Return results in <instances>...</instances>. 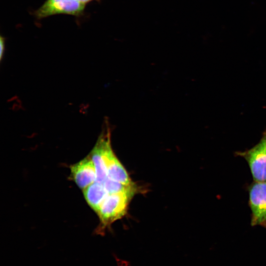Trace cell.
I'll use <instances>...</instances> for the list:
<instances>
[{
	"label": "cell",
	"instance_id": "6da1fadb",
	"mask_svg": "<svg viewBox=\"0 0 266 266\" xmlns=\"http://www.w3.org/2000/svg\"><path fill=\"white\" fill-rule=\"evenodd\" d=\"M134 195L133 193L109 194L97 213L100 224L95 233L103 235L105 229L122 218L126 214L128 205Z\"/></svg>",
	"mask_w": 266,
	"mask_h": 266
},
{
	"label": "cell",
	"instance_id": "7a4b0ae2",
	"mask_svg": "<svg viewBox=\"0 0 266 266\" xmlns=\"http://www.w3.org/2000/svg\"><path fill=\"white\" fill-rule=\"evenodd\" d=\"M234 154L247 162L254 181H266V130L253 147L244 151L235 152Z\"/></svg>",
	"mask_w": 266,
	"mask_h": 266
},
{
	"label": "cell",
	"instance_id": "3957f363",
	"mask_svg": "<svg viewBox=\"0 0 266 266\" xmlns=\"http://www.w3.org/2000/svg\"><path fill=\"white\" fill-rule=\"evenodd\" d=\"M110 130L108 122L105 126L89 156L95 167L96 182L103 183L107 177V157L112 149L110 141Z\"/></svg>",
	"mask_w": 266,
	"mask_h": 266
},
{
	"label": "cell",
	"instance_id": "277c9868",
	"mask_svg": "<svg viewBox=\"0 0 266 266\" xmlns=\"http://www.w3.org/2000/svg\"><path fill=\"white\" fill-rule=\"evenodd\" d=\"M251 226L266 228V181H254L247 186Z\"/></svg>",
	"mask_w": 266,
	"mask_h": 266
},
{
	"label": "cell",
	"instance_id": "5b68a950",
	"mask_svg": "<svg viewBox=\"0 0 266 266\" xmlns=\"http://www.w3.org/2000/svg\"><path fill=\"white\" fill-rule=\"evenodd\" d=\"M85 4L76 0H47L35 12V15L38 19L57 14L79 16L82 14Z\"/></svg>",
	"mask_w": 266,
	"mask_h": 266
},
{
	"label": "cell",
	"instance_id": "8992f818",
	"mask_svg": "<svg viewBox=\"0 0 266 266\" xmlns=\"http://www.w3.org/2000/svg\"><path fill=\"white\" fill-rule=\"evenodd\" d=\"M70 171L72 178L81 189L84 190L96 181L95 167L90 156L72 165Z\"/></svg>",
	"mask_w": 266,
	"mask_h": 266
},
{
	"label": "cell",
	"instance_id": "52a82bcc",
	"mask_svg": "<svg viewBox=\"0 0 266 266\" xmlns=\"http://www.w3.org/2000/svg\"><path fill=\"white\" fill-rule=\"evenodd\" d=\"M107 165L108 178L127 185L134 184L125 168L113 152L112 149L109 152Z\"/></svg>",
	"mask_w": 266,
	"mask_h": 266
},
{
	"label": "cell",
	"instance_id": "ba28073f",
	"mask_svg": "<svg viewBox=\"0 0 266 266\" xmlns=\"http://www.w3.org/2000/svg\"><path fill=\"white\" fill-rule=\"evenodd\" d=\"M83 195L88 205L97 213L109 194L103 183L96 181L83 190Z\"/></svg>",
	"mask_w": 266,
	"mask_h": 266
},
{
	"label": "cell",
	"instance_id": "9c48e42d",
	"mask_svg": "<svg viewBox=\"0 0 266 266\" xmlns=\"http://www.w3.org/2000/svg\"><path fill=\"white\" fill-rule=\"evenodd\" d=\"M103 186L109 194L118 193H135L134 184L127 185L112 180L108 177L103 183Z\"/></svg>",
	"mask_w": 266,
	"mask_h": 266
},
{
	"label": "cell",
	"instance_id": "30bf717a",
	"mask_svg": "<svg viewBox=\"0 0 266 266\" xmlns=\"http://www.w3.org/2000/svg\"><path fill=\"white\" fill-rule=\"evenodd\" d=\"M4 39L1 36L0 39V59L2 60L4 52Z\"/></svg>",
	"mask_w": 266,
	"mask_h": 266
},
{
	"label": "cell",
	"instance_id": "8fae6325",
	"mask_svg": "<svg viewBox=\"0 0 266 266\" xmlns=\"http://www.w3.org/2000/svg\"><path fill=\"white\" fill-rule=\"evenodd\" d=\"M78 2H80L81 3L86 4V3L92 0H76Z\"/></svg>",
	"mask_w": 266,
	"mask_h": 266
}]
</instances>
